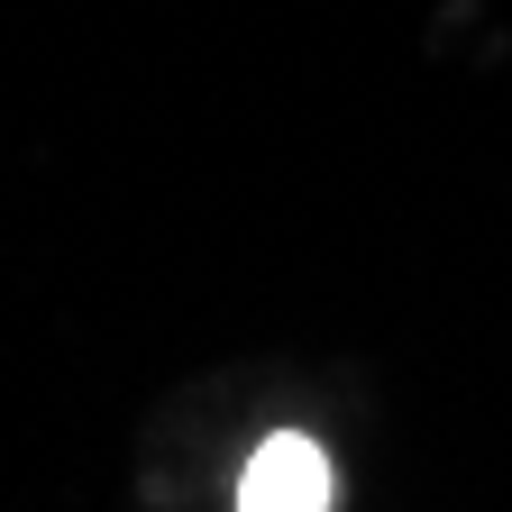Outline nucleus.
<instances>
[{"instance_id": "1", "label": "nucleus", "mask_w": 512, "mask_h": 512, "mask_svg": "<svg viewBox=\"0 0 512 512\" xmlns=\"http://www.w3.org/2000/svg\"><path fill=\"white\" fill-rule=\"evenodd\" d=\"M238 512H330V458L302 430H275L238 476Z\"/></svg>"}]
</instances>
